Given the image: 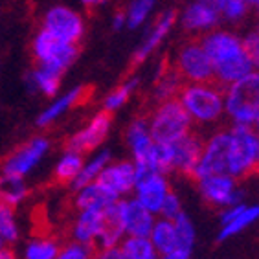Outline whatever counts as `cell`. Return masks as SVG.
I'll use <instances>...</instances> for the list:
<instances>
[{"instance_id":"obj_32","label":"cell","mask_w":259,"mask_h":259,"mask_svg":"<svg viewBox=\"0 0 259 259\" xmlns=\"http://www.w3.org/2000/svg\"><path fill=\"white\" fill-rule=\"evenodd\" d=\"M83 162H85V160H83V155H81V153L66 149V153L61 156L57 165H55V169H54L55 180H57V182H68V184H72V180L77 177Z\"/></svg>"},{"instance_id":"obj_4","label":"cell","mask_w":259,"mask_h":259,"mask_svg":"<svg viewBox=\"0 0 259 259\" xmlns=\"http://www.w3.org/2000/svg\"><path fill=\"white\" fill-rule=\"evenodd\" d=\"M149 133L158 144H173L193 131V121L177 98L160 101L147 116Z\"/></svg>"},{"instance_id":"obj_23","label":"cell","mask_w":259,"mask_h":259,"mask_svg":"<svg viewBox=\"0 0 259 259\" xmlns=\"http://www.w3.org/2000/svg\"><path fill=\"white\" fill-rule=\"evenodd\" d=\"M116 200L118 199H114V197L96 180V182H90V184L81 186L79 190H75L74 204L77 209H105L107 206L116 202Z\"/></svg>"},{"instance_id":"obj_34","label":"cell","mask_w":259,"mask_h":259,"mask_svg":"<svg viewBox=\"0 0 259 259\" xmlns=\"http://www.w3.org/2000/svg\"><path fill=\"white\" fill-rule=\"evenodd\" d=\"M28 79L31 83V89L40 90L45 96H54L61 85V74H57V72H54L50 68H45V66L35 70Z\"/></svg>"},{"instance_id":"obj_13","label":"cell","mask_w":259,"mask_h":259,"mask_svg":"<svg viewBox=\"0 0 259 259\" xmlns=\"http://www.w3.org/2000/svg\"><path fill=\"white\" fill-rule=\"evenodd\" d=\"M116 213L125 235H149L156 215L129 195L116 200Z\"/></svg>"},{"instance_id":"obj_44","label":"cell","mask_w":259,"mask_h":259,"mask_svg":"<svg viewBox=\"0 0 259 259\" xmlns=\"http://www.w3.org/2000/svg\"><path fill=\"white\" fill-rule=\"evenodd\" d=\"M125 19H127V17H125L123 11H118V13H116L114 15V30H120L121 26L125 24Z\"/></svg>"},{"instance_id":"obj_9","label":"cell","mask_w":259,"mask_h":259,"mask_svg":"<svg viewBox=\"0 0 259 259\" xmlns=\"http://www.w3.org/2000/svg\"><path fill=\"white\" fill-rule=\"evenodd\" d=\"M228 153H230V127L228 129L213 131L208 138H204L202 153L199 164L195 167L191 179L197 180L206 175L228 173Z\"/></svg>"},{"instance_id":"obj_30","label":"cell","mask_w":259,"mask_h":259,"mask_svg":"<svg viewBox=\"0 0 259 259\" xmlns=\"http://www.w3.org/2000/svg\"><path fill=\"white\" fill-rule=\"evenodd\" d=\"M26 197H28V188L24 184V179L0 175V202L17 208L20 202H24Z\"/></svg>"},{"instance_id":"obj_7","label":"cell","mask_w":259,"mask_h":259,"mask_svg":"<svg viewBox=\"0 0 259 259\" xmlns=\"http://www.w3.org/2000/svg\"><path fill=\"white\" fill-rule=\"evenodd\" d=\"M79 50L77 45H70L55 39L48 31L40 30L33 39V55L39 61L40 66L50 68L57 74H63L72 63L75 61Z\"/></svg>"},{"instance_id":"obj_5","label":"cell","mask_w":259,"mask_h":259,"mask_svg":"<svg viewBox=\"0 0 259 259\" xmlns=\"http://www.w3.org/2000/svg\"><path fill=\"white\" fill-rule=\"evenodd\" d=\"M259 171V147L254 127L234 125L230 127L228 175L241 180Z\"/></svg>"},{"instance_id":"obj_20","label":"cell","mask_w":259,"mask_h":259,"mask_svg":"<svg viewBox=\"0 0 259 259\" xmlns=\"http://www.w3.org/2000/svg\"><path fill=\"white\" fill-rule=\"evenodd\" d=\"M221 13L215 10L213 6L204 2V0H197L184 11L182 15V24L190 31H204L219 24Z\"/></svg>"},{"instance_id":"obj_28","label":"cell","mask_w":259,"mask_h":259,"mask_svg":"<svg viewBox=\"0 0 259 259\" xmlns=\"http://www.w3.org/2000/svg\"><path fill=\"white\" fill-rule=\"evenodd\" d=\"M184 85V79L180 77V74L175 70V66L171 68H165L162 74L158 75V81H156L155 87V101L160 103V101L171 100V98H177L179 96V90Z\"/></svg>"},{"instance_id":"obj_46","label":"cell","mask_w":259,"mask_h":259,"mask_svg":"<svg viewBox=\"0 0 259 259\" xmlns=\"http://www.w3.org/2000/svg\"><path fill=\"white\" fill-rule=\"evenodd\" d=\"M254 133H255V140H257V147H259V123L254 125Z\"/></svg>"},{"instance_id":"obj_40","label":"cell","mask_w":259,"mask_h":259,"mask_svg":"<svg viewBox=\"0 0 259 259\" xmlns=\"http://www.w3.org/2000/svg\"><path fill=\"white\" fill-rule=\"evenodd\" d=\"M243 45H244L246 54H248L250 61H252V65H254V68L259 70V24H257V28H255V31H252V33L243 40Z\"/></svg>"},{"instance_id":"obj_47","label":"cell","mask_w":259,"mask_h":259,"mask_svg":"<svg viewBox=\"0 0 259 259\" xmlns=\"http://www.w3.org/2000/svg\"><path fill=\"white\" fill-rule=\"evenodd\" d=\"M248 4H255V6H259V0H246Z\"/></svg>"},{"instance_id":"obj_3","label":"cell","mask_w":259,"mask_h":259,"mask_svg":"<svg viewBox=\"0 0 259 259\" xmlns=\"http://www.w3.org/2000/svg\"><path fill=\"white\" fill-rule=\"evenodd\" d=\"M225 116L234 125L259 123V70L225 87Z\"/></svg>"},{"instance_id":"obj_8","label":"cell","mask_w":259,"mask_h":259,"mask_svg":"<svg viewBox=\"0 0 259 259\" xmlns=\"http://www.w3.org/2000/svg\"><path fill=\"white\" fill-rule=\"evenodd\" d=\"M173 66L184 79V83L213 81V66L200 40H188L186 45L180 46Z\"/></svg>"},{"instance_id":"obj_37","label":"cell","mask_w":259,"mask_h":259,"mask_svg":"<svg viewBox=\"0 0 259 259\" xmlns=\"http://www.w3.org/2000/svg\"><path fill=\"white\" fill-rule=\"evenodd\" d=\"M94 246L70 241L65 246H61L55 259H94Z\"/></svg>"},{"instance_id":"obj_10","label":"cell","mask_w":259,"mask_h":259,"mask_svg":"<svg viewBox=\"0 0 259 259\" xmlns=\"http://www.w3.org/2000/svg\"><path fill=\"white\" fill-rule=\"evenodd\" d=\"M42 30L63 42L77 45L85 33V22H83V17L72 8L55 6L46 11L42 19Z\"/></svg>"},{"instance_id":"obj_19","label":"cell","mask_w":259,"mask_h":259,"mask_svg":"<svg viewBox=\"0 0 259 259\" xmlns=\"http://www.w3.org/2000/svg\"><path fill=\"white\" fill-rule=\"evenodd\" d=\"M127 145L131 149V155H133V162L135 165L144 164L145 156L151 151L155 140L149 133V123H147V118H136L133 123L127 127Z\"/></svg>"},{"instance_id":"obj_43","label":"cell","mask_w":259,"mask_h":259,"mask_svg":"<svg viewBox=\"0 0 259 259\" xmlns=\"http://www.w3.org/2000/svg\"><path fill=\"white\" fill-rule=\"evenodd\" d=\"M0 259H17V255L10 246H0Z\"/></svg>"},{"instance_id":"obj_14","label":"cell","mask_w":259,"mask_h":259,"mask_svg":"<svg viewBox=\"0 0 259 259\" xmlns=\"http://www.w3.org/2000/svg\"><path fill=\"white\" fill-rule=\"evenodd\" d=\"M255 223H259V204H246L243 200L226 206L221 209V232L217 234V241L225 243L252 228Z\"/></svg>"},{"instance_id":"obj_38","label":"cell","mask_w":259,"mask_h":259,"mask_svg":"<svg viewBox=\"0 0 259 259\" xmlns=\"http://www.w3.org/2000/svg\"><path fill=\"white\" fill-rule=\"evenodd\" d=\"M182 211H184V208H182V199L179 197L177 191L171 190L169 193H167V197H165V200L162 202V206H160V211L156 217H164V219L173 221L175 217H179Z\"/></svg>"},{"instance_id":"obj_6","label":"cell","mask_w":259,"mask_h":259,"mask_svg":"<svg viewBox=\"0 0 259 259\" xmlns=\"http://www.w3.org/2000/svg\"><path fill=\"white\" fill-rule=\"evenodd\" d=\"M195 184L202 200L215 209H223L226 206L244 200V193L239 188V180L228 173L206 175L195 180Z\"/></svg>"},{"instance_id":"obj_25","label":"cell","mask_w":259,"mask_h":259,"mask_svg":"<svg viewBox=\"0 0 259 259\" xmlns=\"http://www.w3.org/2000/svg\"><path fill=\"white\" fill-rule=\"evenodd\" d=\"M125 237L123 228H121L118 213H116V202L105 208V223L101 228V234L98 237L96 248H110V246H118L121 239Z\"/></svg>"},{"instance_id":"obj_27","label":"cell","mask_w":259,"mask_h":259,"mask_svg":"<svg viewBox=\"0 0 259 259\" xmlns=\"http://www.w3.org/2000/svg\"><path fill=\"white\" fill-rule=\"evenodd\" d=\"M120 248L127 259H158V252L147 235H125Z\"/></svg>"},{"instance_id":"obj_12","label":"cell","mask_w":259,"mask_h":259,"mask_svg":"<svg viewBox=\"0 0 259 259\" xmlns=\"http://www.w3.org/2000/svg\"><path fill=\"white\" fill-rule=\"evenodd\" d=\"M173 190L169 184L167 175L158 173V171H144L136 173V184L133 190V197L138 200L140 204L158 215L160 206L165 200L167 193Z\"/></svg>"},{"instance_id":"obj_41","label":"cell","mask_w":259,"mask_h":259,"mask_svg":"<svg viewBox=\"0 0 259 259\" xmlns=\"http://www.w3.org/2000/svg\"><path fill=\"white\" fill-rule=\"evenodd\" d=\"M94 259H127L121 252L120 244L118 246H110V248H96Z\"/></svg>"},{"instance_id":"obj_11","label":"cell","mask_w":259,"mask_h":259,"mask_svg":"<svg viewBox=\"0 0 259 259\" xmlns=\"http://www.w3.org/2000/svg\"><path fill=\"white\" fill-rule=\"evenodd\" d=\"M48 149H50V142L42 136H37L30 142H26L13 155L6 158L4 165H2V175L24 179L26 175L31 173L40 164V160L45 158Z\"/></svg>"},{"instance_id":"obj_21","label":"cell","mask_w":259,"mask_h":259,"mask_svg":"<svg viewBox=\"0 0 259 259\" xmlns=\"http://www.w3.org/2000/svg\"><path fill=\"white\" fill-rule=\"evenodd\" d=\"M175 20H177V13H175V11H165L164 15L156 20L155 26H153V30L147 35V39H145L144 42L140 45L138 50H136L135 57H133V66L144 63L151 55V52L155 50V48H158V45L164 40L165 35L169 33L171 28H173Z\"/></svg>"},{"instance_id":"obj_35","label":"cell","mask_w":259,"mask_h":259,"mask_svg":"<svg viewBox=\"0 0 259 259\" xmlns=\"http://www.w3.org/2000/svg\"><path fill=\"white\" fill-rule=\"evenodd\" d=\"M138 87V79L136 77H133V79L125 81L123 85L118 87V89H114L112 92H110L107 98H105L103 101V110H107V112H114V110L121 109L125 103H127V100L131 98V94H133V90Z\"/></svg>"},{"instance_id":"obj_17","label":"cell","mask_w":259,"mask_h":259,"mask_svg":"<svg viewBox=\"0 0 259 259\" xmlns=\"http://www.w3.org/2000/svg\"><path fill=\"white\" fill-rule=\"evenodd\" d=\"M202 144L204 138L197 133L191 131L186 136L171 144L173 149V173H179L182 177H193L195 167L199 164L200 153H202Z\"/></svg>"},{"instance_id":"obj_22","label":"cell","mask_w":259,"mask_h":259,"mask_svg":"<svg viewBox=\"0 0 259 259\" xmlns=\"http://www.w3.org/2000/svg\"><path fill=\"white\" fill-rule=\"evenodd\" d=\"M89 94H90L89 87L72 89L70 92H66L65 96H61L59 100H55L46 110H42V114L37 118V125H39V127H48V125H52L55 120H59L65 112H68L72 107L79 105L81 101H85V98Z\"/></svg>"},{"instance_id":"obj_18","label":"cell","mask_w":259,"mask_h":259,"mask_svg":"<svg viewBox=\"0 0 259 259\" xmlns=\"http://www.w3.org/2000/svg\"><path fill=\"white\" fill-rule=\"evenodd\" d=\"M105 223V209H77L74 223H72V241L94 246L101 234Z\"/></svg>"},{"instance_id":"obj_1","label":"cell","mask_w":259,"mask_h":259,"mask_svg":"<svg viewBox=\"0 0 259 259\" xmlns=\"http://www.w3.org/2000/svg\"><path fill=\"white\" fill-rule=\"evenodd\" d=\"M213 66V79L223 87L232 85L254 70L243 40L230 31H211L200 39Z\"/></svg>"},{"instance_id":"obj_26","label":"cell","mask_w":259,"mask_h":259,"mask_svg":"<svg viewBox=\"0 0 259 259\" xmlns=\"http://www.w3.org/2000/svg\"><path fill=\"white\" fill-rule=\"evenodd\" d=\"M109 162H110L109 151H100V153H96L90 160L83 162L79 173H77V177L72 180V184L70 186H72L74 190H79L81 186L90 184V182H96L98 177L101 175V171L105 169V165L109 164Z\"/></svg>"},{"instance_id":"obj_45","label":"cell","mask_w":259,"mask_h":259,"mask_svg":"<svg viewBox=\"0 0 259 259\" xmlns=\"http://www.w3.org/2000/svg\"><path fill=\"white\" fill-rule=\"evenodd\" d=\"M81 4L87 6V8H96V6H101L105 0H79Z\"/></svg>"},{"instance_id":"obj_42","label":"cell","mask_w":259,"mask_h":259,"mask_svg":"<svg viewBox=\"0 0 259 259\" xmlns=\"http://www.w3.org/2000/svg\"><path fill=\"white\" fill-rule=\"evenodd\" d=\"M158 259H191V255L182 254V252H169V254L158 255Z\"/></svg>"},{"instance_id":"obj_16","label":"cell","mask_w":259,"mask_h":259,"mask_svg":"<svg viewBox=\"0 0 259 259\" xmlns=\"http://www.w3.org/2000/svg\"><path fill=\"white\" fill-rule=\"evenodd\" d=\"M112 125V116L107 110H101L89 121L81 131H77L75 135H72L66 142V149L75 151V153H90V151L98 149L103 140L107 138Z\"/></svg>"},{"instance_id":"obj_24","label":"cell","mask_w":259,"mask_h":259,"mask_svg":"<svg viewBox=\"0 0 259 259\" xmlns=\"http://www.w3.org/2000/svg\"><path fill=\"white\" fill-rule=\"evenodd\" d=\"M147 237L153 243L158 255L179 250V235H177V228H175V223L171 219L156 217L155 225H153Z\"/></svg>"},{"instance_id":"obj_29","label":"cell","mask_w":259,"mask_h":259,"mask_svg":"<svg viewBox=\"0 0 259 259\" xmlns=\"http://www.w3.org/2000/svg\"><path fill=\"white\" fill-rule=\"evenodd\" d=\"M20 237V226L17 221L15 208L0 202V243L2 246L15 244Z\"/></svg>"},{"instance_id":"obj_15","label":"cell","mask_w":259,"mask_h":259,"mask_svg":"<svg viewBox=\"0 0 259 259\" xmlns=\"http://www.w3.org/2000/svg\"><path fill=\"white\" fill-rule=\"evenodd\" d=\"M98 182L109 191L114 199H123L133 195L136 184V165L133 160H118L105 165V169L98 177Z\"/></svg>"},{"instance_id":"obj_39","label":"cell","mask_w":259,"mask_h":259,"mask_svg":"<svg viewBox=\"0 0 259 259\" xmlns=\"http://www.w3.org/2000/svg\"><path fill=\"white\" fill-rule=\"evenodd\" d=\"M246 8H248L246 0H223L219 13L226 20H239L246 13Z\"/></svg>"},{"instance_id":"obj_2","label":"cell","mask_w":259,"mask_h":259,"mask_svg":"<svg viewBox=\"0 0 259 259\" xmlns=\"http://www.w3.org/2000/svg\"><path fill=\"white\" fill-rule=\"evenodd\" d=\"M177 100L184 107L193 125L209 127L225 118V87L217 81L184 83Z\"/></svg>"},{"instance_id":"obj_33","label":"cell","mask_w":259,"mask_h":259,"mask_svg":"<svg viewBox=\"0 0 259 259\" xmlns=\"http://www.w3.org/2000/svg\"><path fill=\"white\" fill-rule=\"evenodd\" d=\"M59 243L52 237H33L24 246V259H55Z\"/></svg>"},{"instance_id":"obj_31","label":"cell","mask_w":259,"mask_h":259,"mask_svg":"<svg viewBox=\"0 0 259 259\" xmlns=\"http://www.w3.org/2000/svg\"><path fill=\"white\" fill-rule=\"evenodd\" d=\"M173 223L177 228V235H179V250L177 252L191 255L195 248V241H197V230H195L193 221L186 211H182L179 217H175Z\"/></svg>"},{"instance_id":"obj_36","label":"cell","mask_w":259,"mask_h":259,"mask_svg":"<svg viewBox=\"0 0 259 259\" xmlns=\"http://www.w3.org/2000/svg\"><path fill=\"white\" fill-rule=\"evenodd\" d=\"M156 0H133L129 6V11L125 13V24L129 26V28H138L147 15L151 13L153 10V6H155Z\"/></svg>"}]
</instances>
